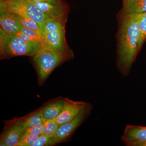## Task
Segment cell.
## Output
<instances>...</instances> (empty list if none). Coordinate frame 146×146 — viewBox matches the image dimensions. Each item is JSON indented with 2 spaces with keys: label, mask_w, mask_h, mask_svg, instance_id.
<instances>
[{
  "label": "cell",
  "mask_w": 146,
  "mask_h": 146,
  "mask_svg": "<svg viewBox=\"0 0 146 146\" xmlns=\"http://www.w3.org/2000/svg\"><path fill=\"white\" fill-rule=\"evenodd\" d=\"M143 13L118 19L116 63L118 70L123 76L129 74L139 53V25Z\"/></svg>",
  "instance_id": "6da1fadb"
},
{
  "label": "cell",
  "mask_w": 146,
  "mask_h": 146,
  "mask_svg": "<svg viewBox=\"0 0 146 146\" xmlns=\"http://www.w3.org/2000/svg\"><path fill=\"white\" fill-rule=\"evenodd\" d=\"M42 48L36 42H26L17 35L7 34L1 28V58H9L20 56L33 57Z\"/></svg>",
  "instance_id": "7a4b0ae2"
},
{
  "label": "cell",
  "mask_w": 146,
  "mask_h": 146,
  "mask_svg": "<svg viewBox=\"0 0 146 146\" xmlns=\"http://www.w3.org/2000/svg\"><path fill=\"white\" fill-rule=\"evenodd\" d=\"M33 57L37 72L38 84L41 85L56 67L73 58L74 54L73 52H60L43 48Z\"/></svg>",
  "instance_id": "3957f363"
},
{
  "label": "cell",
  "mask_w": 146,
  "mask_h": 146,
  "mask_svg": "<svg viewBox=\"0 0 146 146\" xmlns=\"http://www.w3.org/2000/svg\"><path fill=\"white\" fill-rule=\"evenodd\" d=\"M93 107V105L88 104L74 119L59 125L56 133L52 137L54 145L70 138L77 129L88 117Z\"/></svg>",
  "instance_id": "277c9868"
},
{
  "label": "cell",
  "mask_w": 146,
  "mask_h": 146,
  "mask_svg": "<svg viewBox=\"0 0 146 146\" xmlns=\"http://www.w3.org/2000/svg\"><path fill=\"white\" fill-rule=\"evenodd\" d=\"M27 127L22 118L15 119L6 125L0 139V146H17Z\"/></svg>",
  "instance_id": "5b68a950"
},
{
  "label": "cell",
  "mask_w": 146,
  "mask_h": 146,
  "mask_svg": "<svg viewBox=\"0 0 146 146\" xmlns=\"http://www.w3.org/2000/svg\"><path fill=\"white\" fill-rule=\"evenodd\" d=\"M65 33V29L42 33L44 39V48L60 52H72L67 44Z\"/></svg>",
  "instance_id": "8992f818"
},
{
  "label": "cell",
  "mask_w": 146,
  "mask_h": 146,
  "mask_svg": "<svg viewBox=\"0 0 146 146\" xmlns=\"http://www.w3.org/2000/svg\"><path fill=\"white\" fill-rule=\"evenodd\" d=\"M88 104L84 102L75 101L68 98H64L63 110L56 118L57 123L60 125L74 119Z\"/></svg>",
  "instance_id": "52a82bcc"
},
{
  "label": "cell",
  "mask_w": 146,
  "mask_h": 146,
  "mask_svg": "<svg viewBox=\"0 0 146 146\" xmlns=\"http://www.w3.org/2000/svg\"><path fill=\"white\" fill-rule=\"evenodd\" d=\"M1 28L8 34H16L21 31L22 24L18 14L0 7Z\"/></svg>",
  "instance_id": "ba28073f"
},
{
  "label": "cell",
  "mask_w": 146,
  "mask_h": 146,
  "mask_svg": "<svg viewBox=\"0 0 146 146\" xmlns=\"http://www.w3.org/2000/svg\"><path fill=\"white\" fill-rule=\"evenodd\" d=\"M121 140L127 146H136L138 143L146 142V127L127 125Z\"/></svg>",
  "instance_id": "9c48e42d"
},
{
  "label": "cell",
  "mask_w": 146,
  "mask_h": 146,
  "mask_svg": "<svg viewBox=\"0 0 146 146\" xmlns=\"http://www.w3.org/2000/svg\"><path fill=\"white\" fill-rule=\"evenodd\" d=\"M146 12V0H127L123 3L121 9L117 14L118 19Z\"/></svg>",
  "instance_id": "30bf717a"
},
{
  "label": "cell",
  "mask_w": 146,
  "mask_h": 146,
  "mask_svg": "<svg viewBox=\"0 0 146 146\" xmlns=\"http://www.w3.org/2000/svg\"><path fill=\"white\" fill-rule=\"evenodd\" d=\"M30 1L50 18L66 19L68 9L67 7L63 4H53L48 3L37 2Z\"/></svg>",
  "instance_id": "8fae6325"
},
{
  "label": "cell",
  "mask_w": 146,
  "mask_h": 146,
  "mask_svg": "<svg viewBox=\"0 0 146 146\" xmlns=\"http://www.w3.org/2000/svg\"><path fill=\"white\" fill-rule=\"evenodd\" d=\"M31 18L36 21L42 28V25L48 16L39 9L30 0H14Z\"/></svg>",
  "instance_id": "7c38bea8"
},
{
  "label": "cell",
  "mask_w": 146,
  "mask_h": 146,
  "mask_svg": "<svg viewBox=\"0 0 146 146\" xmlns=\"http://www.w3.org/2000/svg\"><path fill=\"white\" fill-rule=\"evenodd\" d=\"M64 99H58L48 103L40 109L44 119H56L63 110Z\"/></svg>",
  "instance_id": "4fadbf2b"
},
{
  "label": "cell",
  "mask_w": 146,
  "mask_h": 146,
  "mask_svg": "<svg viewBox=\"0 0 146 146\" xmlns=\"http://www.w3.org/2000/svg\"><path fill=\"white\" fill-rule=\"evenodd\" d=\"M66 21V18L59 19L48 17L45 20L42 25V33L57 31L65 29Z\"/></svg>",
  "instance_id": "5bb4252c"
},
{
  "label": "cell",
  "mask_w": 146,
  "mask_h": 146,
  "mask_svg": "<svg viewBox=\"0 0 146 146\" xmlns=\"http://www.w3.org/2000/svg\"><path fill=\"white\" fill-rule=\"evenodd\" d=\"M21 118L27 129L42 124L45 121L42 117L40 109Z\"/></svg>",
  "instance_id": "9a60e30c"
},
{
  "label": "cell",
  "mask_w": 146,
  "mask_h": 146,
  "mask_svg": "<svg viewBox=\"0 0 146 146\" xmlns=\"http://www.w3.org/2000/svg\"><path fill=\"white\" fill-rule=\"evenodd\" d=\"M59 125L57 123L56 119H45L43 123V130L42 134L50 137H53Z\"/></svg>",
  "instance_id": "2e32d148"
},
{
  "label": "cell",
  "mask_w": 146,
  "mask_h": 146,
  "mask_svg": "<svg viewBox=\"0 0 146 146\" xmlns=\"http://www.w3.org/2000/svg\"><path fill=\"white\" fill-rule=\"evenodd\" d=\"M20 31L30 37L33 41L38 43L42 48H44V39L42 34L33 30L25 27L23 25Z\"/></svg>",
  "instance_id": "e0dca14e"
},
{
  "label": "cell",
  "mask_w": 146,
  "mask_h": 146,
  "mask_svg": "<svg viewBox=\"0 0 146 146\" xmlns=\"http://www.w3.org/2000/svg\"><path fill=\"white\" fill-rule=\"evenodd\" d=\"M143 13L139 25V37L138 41V52H140L146 40V18Z\"/></svg>",
  "instance_id": "ac0fdd59"
},
{
  "label": "cell",
  "mask_w": 146,
  "mask_h": 146,
  "mask_svg": "<svg viewBox=\"0 0 146 146\" xmlns=\"http://www.w3.org/2000/svg\"><path fill=\"white\" fill-rule=\"evenodd\" d=\"M20 21L22 25L27 28L31 29L42 33V29L41 27L39 25L38 23L36 21H35L34 19L31 18H23L20 17Z\"/></svg>",
  "instance_id": "d6986e66"
},
{
  "label": "cell",
  "mask_w": 146,
  "mask_h": 146,
  "mask_svg": "<svg viewBox=\"0 0 146 146\" xmlns=\"http://www.w3.org/2000/svg\"><path fill=\"white\" fill-rule=\"evenodd\" d=\"M39 136L23 133L17 146H33Z\"/></svg>",
  "instance_id": "ffe728a7"
},
{
  "label": "cell",
  "mask_w": 146,
  "mask_h": 146,
  "mask_svg": "<svg viewBox=\"0 0 146 146\" xmlns=\"http://www.w3.org/2000/svg\"><path fill=\"white\" fill-rule=\"evenodd\" d=\"M54 145L52 137H50L41 134L39 136L33 146H50Z\"/></svg>",
  "instance_id": "44dd1931"
},
{
  "label": "cell",
  "mask_w": 146,
  "mask_h": 146,
  "mask_svg": "<svg viewBox=\"0 0 146 146\" xmlns=\"http://www.w3.org/2000/svg\"><path fill=\"white\" fill-rule=\"evenodd\" d=\"M43 130V123H42L34 127L28 128L25 131L24 133L39 136L42 134Z\"/></svg>",
  "instance_id": "7402d4cb"
},
{
  "label": "cell",
  "mask_w": 146,
  "mask_h": 146,
  "mask_svg": "<svg viewBox=\"0 0 146 146\" xmlns=\"http://www.w3.org/2000/svg\"><path fill=\"white\" fill-rule=\"evenodd\" d=\"M34 2H45L50 3L53 4H63L60 0H31Z\"/></svg>",
  "instance_id": "603a6c76"
},
{
  "label": "cell",
  "mask_w": 146,
  "mask_h": 146,
  "mask_svg": "<svg viewBox=\"0 0 146 146\" xmlns=\"http://www.w3.org/2000/svg\"><path fill=\"white\" fill-rule=\"evenodd\" d=\"M16 35H18V36H20L21 38H22V39H23L24 40L26 41V42H31L34 41L30 37H29L27 35L24 34V33H22L21 31L19 32L18 33H16Z\"/></svg>",
  "instance_id": "cb8c5ba5"
},
{
  "label": "cell",
  "mask_w": 146,
  "mask_h": 146,
  "mask_svg": "<svg viewBox=\"0 0 146 146\" xmlns=\"http://www.w3.org/2000/svg\"><path fill=\"white\" fill-rule=\"evenodd\" d=\"M136 146H146V142L138 143L136 145Z\"/></svg>",
  "instance_id": "d4e9b609"
},
{
  "label": "cell",
  "mask_w": 146,
  "mask_h": 146,
  "mask_svg": "<svg viewBox=\"0 0 146 146\" xmlns=\"http://www.w3.org/2000/svg\"><path fill=\"white\" fill-rule=\"evenodd\" d=\"M126 1H127V0H122V2H123V3L125 2Z\"/></svg>",
  "instance_id": "484cf974"
},
{
  "label": "cell",
  "mask_w": 146,
  "mask_h": 146,
  "mask_svg": "<svg viewBox=\"0 0 146 146\" xmlns=\"http://www.w3.org/2000/svg\"><path fill=\"white\" fill-rule=\"evenodd\" d=\"M144 16H145V18H146V12L145 13V14H144Z\"/></svg>",
  "instance_id": "4316f807"
}]
</instances>
